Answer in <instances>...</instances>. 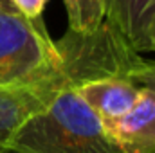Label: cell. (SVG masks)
Returning a JSON list of instances; mask_svg holds the SVG:
<instances>
[{"mask_svg":"<svg viewBox=\"0 0 155 153\" xmlns=\"http://www.w3.org/2000/svg\"><path fill=\"white\" fill-rule=\"evenodd\" d=\"M7 150L15 153H137L119 144L74 88L25 121Z\"/></svg>","mask_w":155,"mask_h":153,"instance_id":"6da1fadb","label":"cell"},{"mask_svg":"<svg viewBox=\"0 0 155 153\" xmlns=\"http://www.w3.org/2000/svg\"><path fill=\"white\" fill-rule=\"evenodd\" d=\"M60 52L41 22L0 11V86L24 85L60 70Z\"/></svg>","mask_w":155,"mask_h":153,"instance_id":"7a4b0ae2","label":"cell"},{"mask_svg":"<svg viewBox=\"0 0 155 153\" xmlns=\"http://www.w3.org/2000/svg\"><path fill=\"white\" fill-rule=\"evenodd\" d=\"M67 88L71 86L61 70L38 81L0 86V153L7 150L9 141L25 121L45 110Z\"/></svg>","mask_w":155,"mask_h":153,"instance_id":"3957f363","label":"cell"},{"mask_svg":"<svg viewBox=\"0 0 155 153\" xmlns=\"http://www.w3.org/2000/svg\"><path fill=\"white\" fill-rule=\"evenodd\" d=\"M105 22L114 27L135 52L150 50L155 24V0H103Z\"/></svg>","mask_w":155,"mask_h":153,"instance_id":"277c9868","label":"cell"},{"mask_svg":"<svg viewBox=\"0 0 155 153\" xmlns=\"http://www.w3.org/2000/svg\"><path fill=\"white\" fill-rule=\"evenodd\" d=\"M119 144L137 153H155V92L141 88L135 105L116 121L103 122Z\"/></svg>","mask_w":155,"mask_h":153,"instance_id":"5b68a950","label":"cell"},{"mask_svg":"<svg viewBox=\"0 0 155 153\" xmlns=\"http://www.w3.org/2000/svg\"><path fill=\"white\" fill-rule=\"evenodd\" d=\"M103 122L116 121L137 101L141 88L124 77H99L74 88Z\"/></svg>","mask_w":155,"mask_h":153,"instance_id":"8992f818","label":"cell"},{"mask_svg":"<svg viewBox=\"0 0 155 153\" xmlns=\"http://www.w3.org/2000/svg\"><path fill=\"white\" fill-rule=\"evenodd\" d=\"M69 18V31L94 33L105 20L103 0H63Z\"/></svg>","mask_w":155,"mask_h":153,"instance_id":"52a82bcc","label":"cell"},{"mask_svg":"<svg viewBox=\"0 0 155 153\" xmlns=\"http://www.w3.org/2000/svg\"><path fill=\"white\" fill-rule=\"evenodd\" d=\"M126 79L139 88H150L155 92V61L143 58L139 65L126 76Z\"/></svg>","mask_w":155,"mask_h":153,"instance_id":"ba28073f","label":"cell"},{"mask_svg":"<svg viewBox=\"0 0 155 153\" xmlns=\"http://www.w3.org/2000/svg\"><path fill=\"white\" fill-rule=\"evenodd\" d=\"M18 15L31 22H41V13L47 5V0H9Z\"/></svg>","mask_w":155,"mask_h":153,"instance_id":"9c48e42d","label":"cell"},{"mask_svg":"<svg viewBox=\"0 0 155 153\" xmlns=\"http://www.w3.org/2000/svg\"><path fill=\"white\" fill-rule=\"evenodd\" d=\"M0 11H7V13H16L15 7L11 5L9 0H0Z\"/></svg>","mask_w":155,"mask_h":153,"instance_id":"30bf717a","label":"cell"},{"mask_svg":"<svg viewBox=\"0 0 155 153\" xmlns=\"http://www.w3.org/2000/svg\"><path fill=\"white\" fill-rule=\"evenodd\" d=\"M150 50L155 52V24L152 27V33H150Z\"/></svg>","mask_w":155,"mask_h":153,"instance_id":"8fae6325","label":"cell"},{"mask_svg":"<svg viewBox=\"0 0 155 153\" xmlns=\"http://www.w3.org/2000/svg\"><path fill=\"white\" fill-rule=\"evenodd\" d=\"M4 153H15V151H9V150H5V151H4Z\"/></svg>","mask_w":155,"mask_h":153,"instance_id":"7c38bea8","label":"cell"}]
</instances>
